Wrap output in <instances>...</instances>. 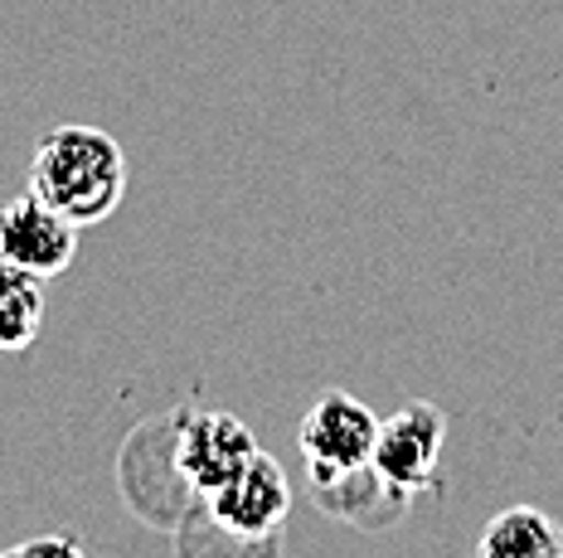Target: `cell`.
<instances>
[{
    "instance_id": "cell-3",
    "label": "cell",
    "mask_w": 563,
    "mask_h": 558,
    "mask_svg": "<svg viewBox=\"0 0 563 558\" xmlns=\"http://www.w3.org/2000/svg\"><path fill=\"white\" fill-rule=\"evenodd\" d=\"M374 437H379V417L350 393H321L311 413L301 417V457L311 476H350L365 471L374 461Z\"/></svg>"
},
{
    "instance_id": "cell-4",
    "label": "cell",
    "mask_w": 563,
    "mask_h": 558,
    "mask_svg": "<svg viewBox=\"0 0 563 558\" xmlns=\"http://www.w3.org/2000/svg\"><path fill=\"white\" fill-rule=\"evenodd\" d=\"M74 253L78 224L58 214L54 204H44L40 194H20V200L0 204V263L49 282V277L68 272Z\"/></svg>"
},
{
    "instance_id": "cell-7",
    "label": "cell",
    "mask_w": 563,
    "mask_h": 558,
    "mask_svg": "<svg viewBox=\"0 0 563 558\" xmlns=\"http://www.w3.org/2000/svg\"><path fill=\"white\" fill-rule=\"evenodd\" d=\"M476 558H563V525L539 505H510L481 529Z\"/></svg>"
},
{
    "instance_id": "cell-9",
    "label": "cell",
    "mask_w": 563,
    "mask_h": 558,
    "mask_svg": "<svg viewBox=\"0 0 563 558\" xmlns=\"http://www.w3.org/2000/svg\"><path fill=\"white\" fill-rule=\"evenodd\" d=\"M0 558H92V554L78 539H68V534H40V539L15 544V549H5Z\"/></svg>"
},
{
    "instance_id": "cell-8",
    "label": "cell",
    "mask_w": 563,
    "mask_h": 558,
    "mask_svg": "<svg viewBox=\"0 0 563 558\" xmlns=\"http://www.w3.org/2000/svg\"><path fill=\"white\" fill-rule=\"evenodd\" d=\"M44 331V277L0 263V355H20Z\"/></svg>"
},
{
    "instance_id": "cell-6",
    "label": "cell",
    "mask_w": 563,
    "mask_h": 558,
    "mask_svg": "<svg viewBox=\"0 0 563 558\" xmlns=\"http://www.w3.org/2000/svg\"><path fill=\"white\" fill-rule=\"evenodd\" d=\"M257 437L249 433V423L233 413H199L180 427L175 442V471L195 486V495L219 491L224 481H233L249 461L257 457Z\"/></svg>"
},
{
    "instance_id": "cell-5",
    "label": "cell",
    "mask_w": 563,
    "mask_h": 558,
    "mask_svg": "<svg viewBox=\"0 0 563 558\" xmlns=\"http://www.w3.org/2000/svg\"><path fill=\"white\" fill-rule=\"evenodd\" d=\"M205 500H209L214 525L229 529L233 539H267V534H277L282 520H287L291 486H287V471H282L267 451H257L233 481L209 491Z\"/></svg>"
},
{
    "instance_id": "cell-2",
    "label": "cell",
    "mask_w": 563,
    "mask_h": 558,
    "mask_svg": "<svg viewBox=\"0 0 563 558\" xmlns=\"http://www.w3.org/2000/svg\"><path fill=\"white\" fill-rule=\"evenodd\" d=\"M448 447V413L438 403H404L389 417H379L374 437V476L394 491L413 495L438 481V461Z\"/></svg>"
},
{
    "instance_id": "cell-1",
    "label": "cell",
    "mask_w": 563,
    "mask_h": 558,
    "mask_svg": "<svg viewBox=\"0 0 563 558\" xmlns=\"http://www.w3.org/2000/svg\"><path fill=\"white\" fill-rule=\"evenodd\" d=\"M30 194L54 204L78 228H92L117 214L126 194V150L98 126H54L40 136L30 160Z\"/></svg>"
}]
</instances>
